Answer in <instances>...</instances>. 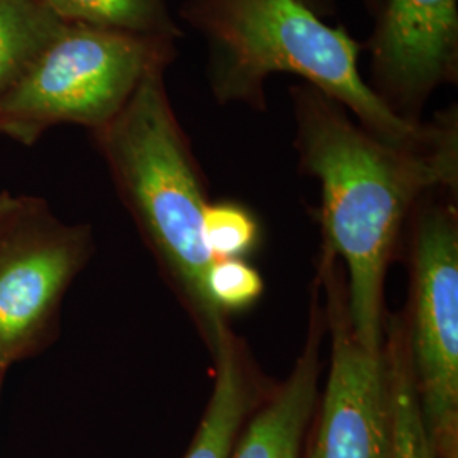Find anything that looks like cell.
Segmentation results:
<instances>
[{
    "instance_id": "cell-1",
    "label": "cell",
    "mask_w": 458,
    "mask_h": 458,
    "mask_svg": "<svg viewBox=\"0 0 458 458\" xmlns=\"http://www.w3.org/2000/svg\"><path fill=\"white\" fill-rule=\"evenodd\" d=\"M291 98L301 168L321 185L325 250L346 267L348 310L359 342L380 353L394 248L428 192L457 189L458 131L429 147H395L310 83L291 85Z\"/></svg>"
},
{
    "instance_id": "cell-2",
    "label": "cell",
    "mask_w": 458,
    "mask_h": 458,
    "mask_svg": "<svg viewBox=\"0 0 458 458\" xmlns=\"http://www.w3.org/2000/svg\"><path fill=\"white\" fill-rule=\"evenodd\" d=\"M182 17L208 45V82L223 106L263 111L268 77L293 73L395 147H429L457 130V109L431 123L395 114L361 75L360 43L301 0H187Z\"/></svg>"
},
{
    "instance_id": "cell-3",
    "label": "cell",
    "mask_w": 458,
    "mask_h": 458,
    "mask_svg": "<svg viewBox=\"0 0 458 458\" xmlns=\"http://www.w3.org/2000/svg\"><path fill=\"white\" fill-rule=\"evenodd\" d=\"M165 68L148 72L96 138L136 228L214 359L231 329L206 289L213 257L204 245L202 214L209 199L166 94Z\"/></svg>"
},
{
    "instance_id": "cell-4",
    "label": "cell",
    "mask_w": 458,
    "mask_h": 458,
    "mask_svg": "<svg viewBox=\"0 0 458 458\" xmlns=\"http://www.w3.org/2000/svg\"><path fill=\"white\" fill-rule=\"evenodd\" d=\"M174 41L66 22L21 81L0 98V134L22 145L55 124L106 126Z\"/></svg>"
},
{
    "instance_id": "cell-5",
    "label": "cell",
    "mask_w": 458,
    "mask_h": 458,
    "mask_svg": "<svg viewBox=\"0 0 458 458\" xmlns=\"http://www.w3.org/2000/svg\"><path fill=\"white\" fill-rule=\"evenodd\" d=\"M448 189L414 208L411 370L426 435L438 458H458V213Z\"/></svg>"
},
{
    "instance_id": "cell-6",
    "label": "cell",
    "mask_w": 458,
    "mask_h": 458,
    "mask_svg": "<svg viewBox=\"0 0 458 458\" xmlns=\"http://www.w3.org/2000/svg\"><path fill=\"white\" fill-rule=\"evenodd\" d=\"M94 250L41 199L16 196L0 216V372L55 342L66 293Z\"/></svg>"
},
{
    "instance_id": "cell-7",
    "label": "cell",
    "mask_w": 458,
    "mask_h": 458,
    "mask_svg": "<svg viewBox=\"0 0 458 458\" xmlns=\"http://www.w3.org/2000/svg\"><path fill=\"white\" fill-rule=\"evenodd\" d=\"M319 282L327 289L325 323L331 365L308 458H387L391 410L384 346H361L348 310L346 280L336 257L325 251Z\"/></svg>"
},
{
    "instance_id": "cell-8",
    "label": "cell",
    "mask_w": 458,
    "mask_h": 458,
    "mask_svg": "<svg viewBox=\"0 0 458 458\" xmlns=\"http://www.w3.org/2000/svg\"><path fill=\"white\" fill-rule=\"evenodd\" d=\"M369 51L372 90L420 123L433 92L457 82L458 0H384Z\"/></svg>"
},
{
    "instance_id": "cell-9",
    "label": "cell",
    "mask_w": 458,
    "mask_h": 458,
    "mask_svg": "<svg viewBox=\"0 0 458 458\" xmlns=\"http://www.w3.org/2000/svg\"><path fill=\"white\" fill-rule=\"evenodd\" d=\"M325 327L318 284L304 350L289 378L263 403L238 437L231 458H301L304 435L318 403Z\"/></svg>"
},
{
    "instance_id": "cell-10",
    "label": "cell",
    "mask_w": 458,
    "mask_h": 458,
    "mask_svg": "<svg viewBox=\"0 0 458 458\" xmlns=\"http://www.w3.org/2000/svg\"><path fill=\"white\" fill-rule=\"evenodd\" d=\"M214 363L213 394L185 458H231L248 414L259 404V376L233 333Z\"/></svg>"
},
{
    "instance_id": "cell-11",
    "label": "cell",
    "mask_w": 458,
    "mask_h": 458,
    "mask_svg": "<svg viewBox=\"0 0 458 458\" xmlns=\"http://www.w3.org/2000/svg\"><path fill=\"white\" fill-rule=\"evenodd\" d=\"M391 438L387 458H438L426 435L411 370L408 329L403 316H389L384 335Z\"/></svg>"
},
{
    "instance_id": "cell-12",
    "label": "cell",
    "mask_w": 458,
    "mask_h": 458,
    "mask_svg": "<svg viewBox=\"0 0 458 458\" xmlns=\"http://www.w3.org/2000/svg\"><path fill=\"white\" fill-rule=\"evenodd\" d=\"M65 24L41 0H0V98Z\"/></svg>"
},
{
    "instance_id": "cell-13",
    "label": "cell",
    "mask_w": 458,
    "mask_h": 458,
    "mask_svg": "<svg viewBox=\"0 0 458 458\" xmlns=\"http://www.w3.org/2000/svg\"><path fill=\"white\" fill-rule=\"evenodd\" d=\"M70 24L175 41L182 31L166 0H41Z\"/></svg>"
},
{
    "instance_id": "cell-14",
    "label": "cell",
    "mask_w": 458,
    "mask_h": 458,
    "mask_svg": "<svg viewBox=\"0 0 458 458\" xmlns=\"http://www.w3.org/2000/svg\"><path fill=\"white\" fill-rule=\"evenodd\" d=\"M202 238L213 260L243 259L259 243L260 226L240 202H208L202 214Z\"/></svg>"
},
{
    "instance_id": "cell-15",
    "label": "cell",
    "mask_w": 458,
    "mask_h": 458,
    "mask_svg": "<svg viewBox=\"0 0 458 458\" xmlns=\"http://www.w3.org/2000/svg\"><path fill=\"white\" fill-rule=\"evenodd\" d=\"M206 289L216 310L226 316L250 310L262 297L263 278L243 259H221L209 265Z\"/></svg>"
},
{
    "instance_id": "cell-16",
    "label": "cell",
    "mask_w": 458,
    "mask_h": 458,
    "mask_svg": "<svg viewBox=\"0 0 458 458\" xmlns=\"http://www.w3.org/2000/svg\"><path fill=\"white\" fill-rule=\"evenodd\" d=\"M316 16L327 17L335 11V0H301Z\"/></svg>"
},
{
    "instance_id": "cell-17",
    "label": "cell",
    "mask_w": 458,
    "mask_h": 458,
    "mask_svg": "<svg viewBox=\"0 0 458 458\" xmlns=\"http://www.w3.org/2000/svg\"><path fill=\"white\" fill-rule=\"evenodd\" d=\"M14 197L16 196H13L11 192H0V216L9 209V206L13 204Z\"/></svg>"
},
{
    "instance_id": "cell-18",
    "label": "cell",
    "mask_w": 458,
    "mask_h": 458,
    "mask_svg": "<svg viewBox=\"0 0 458 458\" xmlns=\"http://www.w3.org/2000/svg\"><path fill=\"white\" fill-rule=\"evenodd\" d=\"M382 2L384 0H365V4H367V7L370 9V13H374L377 16V13L380 11V7H382Z\"/></svg>"
},
{
    "instance_id": "cell-19",
    "label": "cell",
    "mask_w": 458,
    "mask_h": 458,
    "mask_svg": "<svg viewBox=\"0 0 458 458\" xmlns=\"http://www.w3.org/2000/svg\"><path fill=\"white\" fill-rule=\"evenodd\" d=\"M2 377H4V374L0 372V393H2Z\"/></svg>"
}]
</instances>
